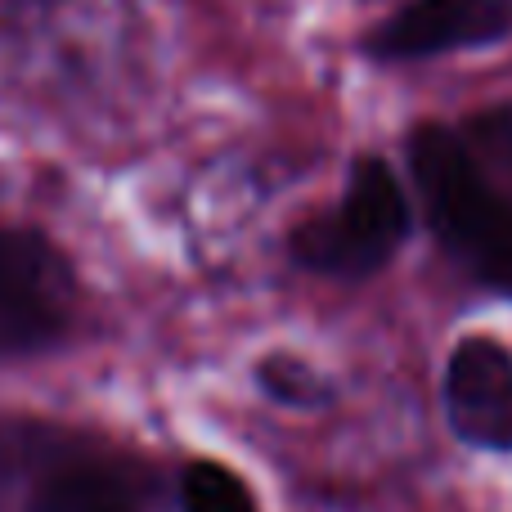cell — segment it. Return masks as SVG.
I'll return each instance as SVG.
<instances>
[{
    "label": "cell",
    "instance_id": "cell-7",
    "mask_svg": "<svg viewBox=\"0 0 512 512\" xmlns=\"http://www.w3.org/2000/svg\"><path fill=\"white\" fill-rule=\"evenodd\" d=\"M252 382L265 400L283 409H328L337 400V382L297 351H265L252 364Z\"/></svg>",
    "mask_w": 512,
    "mask_h": 512
},
{
    "label": "cell",
    "instance_id": "cell-1",
    "mask_svg": "<svg viewBox=\"0 0 512 512\" xmlns=\"http://www.w3.org/2000/svg\"><path fill=\"white\" fill-rule=\"evenodd\" d=\"M409 180L441 252L472 283L512 297V185L490 176L459 126L418 122L405 135Z\"/></svg>",
    "mask_w": 512,
    "mask_h": 512
},
{
    "label": "cell",
    "instance_id": "cell-6",
    "mask_svg": "<svg viewBox=\"0 0 512 512\" xmlns=\"http://www.w3.org/2000/svg\"><path fill=\"white\" fill-rule=\"evenodd\" d=\"M441 409L468 450L512 454V351L490 333H468L445 355Z\"/></svg>",
    "mask_w": 512,
    "mask_h": 512
},
{
    "label": "cell",
    "instance_id": "cell-9",
    "mask_svg": "<svg viewBox=\"0 0 512 512\" xmlns=\"http://www.w3.org/2000/svg\"><path fill=\"white\" fill-rule=\"evenodd\" d=\"M459 135L472 149V158H477L490 176H499L512 185V108L508 104L472 113L468 122H459Z\"/></svg>",
    "mask_w": 512,
    "mask_h": 512
},
{
    "label": "cell",
    "instance_id": "cell-10",
    "mask_svg": "<svg viewBox=\"0 0 512 512\" xmlns=\"http://www.w3.org/2000/svg\"><path fill=\"white\" fill-rule=\"evenodd\" d=\"M360 5H378V0H360Z\"/></svg>",
    "mask_w": 512,
    "mask_h": 512
},
{
    "label": "cell",
    "instance_id": "cell-3",
    "mask_svg": "<svg viewBox=\"0 0 512 512\" xmlns=\"http://www.w3.org/2000/svg\"><path fill=\"white\" fill-rule=\"evenodd\" d=\"M409 225L414 212L391 162L378 153H360L346 171L342 198L288 234V261L319 279L360 283L387 270L391 256L405 248Z\"/></svg>",
    "mask_w": 512,
    "mask_h": 512
},
{
    "label": "cell",
    "instance_id": "cell-8",
    "mask_svg": "<svg viewBox=\"0 0 512 512\" xmlns=\"http://www.w3.org/2000/svg\"><path fill=\"white\" fill-rule=\"evenodd\" d=\"M176 504L180 512H261L256 490L221 459L185 463L176 481Z\"/></svg>",
    "mask_w": 512,
    "mask_h": 512
},
{
    "label": "cell",
    "instance_id": "cell-4",
    "mask_svg": "<svg viewBox=\"0 0 512 512\" xmlns=\"http://www.w3.org/2000/svg\"><path fill=\"white\" fill-rule=\"evenodd\" d=\"M81 283L68 252L23 225H0V360H32L68 342Z\"/></svg>",
    "mask_w": 512,
    "mask_h": 512
},
{
    "label": "cell",
    "instance_id": "cell-5",
    "mask_svg": "<svg viewBox=\"0 0 512 512\" xmlns=\"http://www.w3.org/2000/svg\"><path fill=\"white\" fill-rule=\"evenodd\" d=\"M512 36V0H405L360 50L373 63H423L441 54L486 50Z\"/></svg>",
    "mask_w": 512,
    "mask_h": 512
},
{
    "label": "cell",
    "instance_id": "cell-2",
    "mask_svg": "<svg viewBox=\"0 0 512 512\" xmlns=\"http://www.w3.org/2000/svg\"><path fill=\"white\" fill-rule=\"evenodd\" d=\"M0 490L23 495L18 512H149L131 459L45 418H0Z\"/></svg>",
    "mask_w": 512,
    "mask_h": 512
}]
</instances>
